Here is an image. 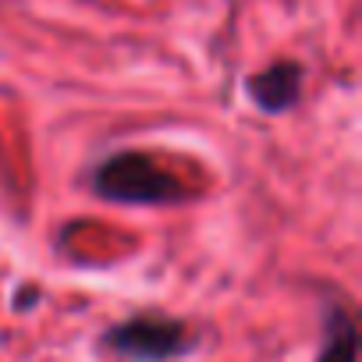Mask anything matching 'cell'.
<instances>
[{
  "instance_id": "cell-1",
  "label": "cell",
  "mask_w": 362,
  "mask_h": 362,
  "mask_svg": "<svg viewBox=\"0 0 362 362\" xmlns=\"http://www.w3.org/2000/svg\"><path fill=\"white\" fill-rule=\"evenodd\" d=\"M93 192L124 206L185 203L189 189L146 153H114L93 170Z\"/></svg>"
},
{
  "instance_id": "cell-2",
  "label": "cell",
  "mask_w": 362,
  "mask_h": 362,
  "mask_svg": "<svg viewBox=\"0 0 362 362\" xmlns=\"http://www.w3.org/2000/svg\"><path fill=\"white\" fill-rule=\"evenodd\" d=\"M103 341L110 351H117L132 362H170L192 348L189 327L174 316H163V313L132 316V320L110 327Z\"/></svg>"
},
{
  "instance_id": "cell-3",
  "label": "cell",
  "mask_w": 362,
  "mask_h": 362,
  "mask_svg": "<svg viewBox=\"0 0 362 362\" xmlns=\"http://www.w3.org/2000/svg\"><path fill=\"white\" fill-rule=\"evenodd\" d=\"M249 96L256 100L259 110L267 114H281L288 107L298 103L302 96V64L295 61H277L263 71H256L249 78Z\"/></svg>"
},
{
  "instance_id": "cell-4",
  "label": "cell",
  "mask_w": 362,
  "mask_h": 362,
  "mask_svg": "<svg viewBox=\"0 0 362 362\" xmlns=\"http://www.w3.org/2000/svg\"><path fill=\"white\" fill-rule=\"evenodd\" d=\"M358 358V334L355 320L341 305H327V330H323V348L316 362H355Z\"/></svg>"
}]
</instances>
